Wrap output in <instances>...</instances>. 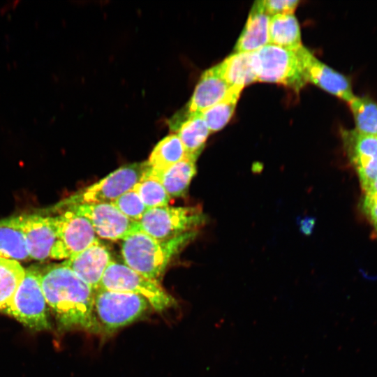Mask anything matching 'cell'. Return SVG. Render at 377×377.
I'll return each mask as SVG.
<instances>
[{"label": "cell", "mask_w": 377, "mask_h": 377, "mask_svg": "<svg viewBox=\"0 0 377 377\" xmlns=\"http://www.w3.org/2000/svg\"><path fill=\"white\" fill-rule=\"evenodd\" d=\"M38 268L42 290L59 329L100 333L94 312L95 291L62 263Z\"/></svg>", "instance_id": "1"}, {"label": "cell", "mask_w": 377, "mask_h": 377, "mask_svg": "<svg viewBox=\"0 0 377 377\" xmlns=\"http://www.w3.org/2000/svg\"><path fill=\"white\" fill-rule=\"evenodd\" d=\"M198 231L167 241H158L141 229L121 240L124 263L142 276L160 283L171 260L194 239Z\"/></svg>", "instance_id": "2"}, {"label": "cell", "mask_w": 377, "mask_h": 377, "mask_svg": "<svg viewBox=\"0 0 377 377\" xmlns=\"http://www.w3.org/2000/svg\"><path fill=\"white\" fill-rule=\"evenodd\" d=\"M152 309L144 297L129 293L98 288L94 312L101 331L112 333L143 318Z\"/></svg>", "instance_id": "3"}, {"label": "cell", "mask_w": 377, "mask_h": 377, "mask_svg": "<svg viewBox=\"0 0 377 377\" xmlns=\"http://www.w3.org/2000/svg\"><path fill=\"white\" fill-rule=\"evenodd\" d=\"M98 288L140 295L157 312H163L176 304L175 298L159 282L142 276L124 263L113 260L106 268Z\"/></svg>", "instance_id": "4"}, {"label": "cell", "mask_w": 377, "mask_h": 377, "mask_svg": "<svg viewBox=\"0 0 377 377\" xmlns=\"http://www.w3.org/2000/svg\"><path fill=\"white\" fill-rule=\"evenodd\" d=\"M2 311L33 330L51 328L38 267L25 269L12 300Z\"/></svg>", "instance_id": "5"}, {"label": "cell", "mask_w": 377, "mask_h": 377, "mask_svg": "<svg viewBox=\"0 0 377 377\" xmlns=\"http://www.w3.org/2000/svg\"><path fill=\"white\" fill-rule=\"evenodd\" d=\"M205 223L199 208L168 205L148 209L139 221L144 232L161 242L197 231Z\"/></svg>", "instance_id": "6"}, {"label": "cell", "mask_w": 377, "mask_h": 377, "mask_svg": "<svg viewBox=\"0 0 377 377\" xmlns=\"http://www.w3.org/2000/svg\"><path fill=\"white\" fill-rule=\"evenodd\" d=\"M257 81L272 82L296 91L306 84L295 50L267 44L253 52Z\"/></svg>", "instance_id": "7"}, {"label": "cell", "mask_w": 377, "mask_h": 377, "mask_svg": "<svg viewBox=\"0 0 377 377\" xmlns=\"http://www.w3.org/2000/svg\"><path fill=\"white\" fill-rule=\"evenodd\" d=\"M147 161L121 166L98 182L72 195L63 201L60 208L93 203H112L126 191L132 189L148 170Z\"/></svg>", "instance_id": "8"}, {"label": "cell", "mask_w": 377, "mask_h": 377, "mask_svg": "<svg viewBox=\"0 0 377 377\" xmlns=\"http://www.w3.org/2000/svg\"><path fill=\"white\" fill-rule=\"evenodd\" d=\"M57 240L51 259H68L98 239L90 222L69 208L54 216Z\"/></svg>", "instance_id": "9"}, {"label": "cell", "mask_w": 377, "mask_h": 377, "mask_svg": "<svg viewBox=\"0 0 377 377\" xmlns=\"http://www.w3.org/2000/svg\"><path fill=\"white\" fill-rule=\"evenodd\" d=\"M65 208L85 217L102 239L122 240L141 229L139 222L125 216L112 203L80 204Z\"/></svg>", "instance_id": "10"}, {"label": "cell", "mask_w": 377, "mask_h": 377, "mask_svg": "<svg viewBox=\"0 0 377 377\" xmlns=\"http://www.w3.org/2000/svg\"><path fill=\"white\" fill-rule=\"evenodd\" d=\"M15 217L23 235L30 259H51L57 240L54 216L25 214Z\"/></svg>", "instance_id": "11"}, {"label": "cell", "mask_w": 377, "mask_h": 377, "mask_svg": "<svg viewBox=\"0 0 377 377\" xmlns=\"http://www.w3.org/2000/svg\"><path fill=\"white\" fill-rule=\"evenodd\" d=\"M343 147L364 190L377 179V137L362 134L355 128L343 130Z\"/></svg>", "instance_id": "12"}, {"label": "cell", "mask_w": 377, "mask_h": 377, "mask_svg": "<svg viewBox=\"0 0 377 377\" xmlns=\"http://www.w3.org/2000/svg\"><path fill=\"white\" fill-rule=\"evenodd\" d=\"M295 51L306 83L311 82L347 103L353 99L355 96L348 78L319 61L304 47Z\"/></svg>", "instance_id": "13"}, {"label": "cell", "mask_w": 377, "mask_h": 377, "mask_svg": "<svg viewBox=\"0 0 377 377\" xmlns=\"http://www.w3.org/2000/svg\"><path fill=\"white\" fill-rule=\"evenodd\" d=\"M112 260L108 247L98 239L82 251L65 260L62 264L95 291L99 288L104 272Z\"/></svg>", "instance_id": "14"}, {"label": "cell", "mask_w": 377, "mask_h": 377, "mask_svg": "<svg viewBox=\"0 0 377 377\" xmlns=\"http://www.w3.org/2000/svg\"><path fill=\"white\" fill-rule=\"evenodd\" d=\"M169 125L182 142L186 158L195 162L210 133L202 113H191L185 110L177 113Z\"/></svg>", "instance_id": "15"}, {"label": "cell", "mask_w": 377, "mask_h": 377, "mask_svg": "<svg viewBox=\"0 0 377 377\" xmlns=\"http://www.w3.org/2000/svg\"><path fill=\"white\" fill-rule=\"evenodd\" d=\"M233 87L224 80L219 64L211 67L202 74L186 110L202 113L223 100Z\"/></svg>", "instance_id": "16"}, {"label": "cell", "mask_w": 377, "mask_h": 377, "mask_svg": "<svg viewBox=\"0 0 377 377\" xmlns=\"http://www.w3.org/2000/svg\"><path fill=\"white\" fill-rule=\"evenodd\" d=\"M270 17L260 1H255L236 43L235 52H253L269 44Z\"/></svg>", "instance_id": "17"}, {"label": "cell", "mask_w": 377, "mask_h": 377, "mask_svg": "<svg viewBox=\"0 0 377 377\" xmlns=\"http://www.w3.org/2000/svg\"><path fill=\"white\" fill-rule=\"evenodd\" d=\"M219 65L224 80L230 87L243 89L257 81L253 52H235Z\"/></svg>", "instance_id": "18"}, {"label": "cell", "mask_w": 377, "mask_h": 377, "mask_svg": "<svg viewBox=\"0 0 377 377\" xmlns=\"http://www.w3.org/2000/svg\"><path fill=\"white\" fill-rule=\"evenodd\" d=\"M269 43L290 50H296L302 46L300 26L293 14L270 17Z\"/></svg>", "instance_id": "19"}, {"label": "cell", "mask_w": 377, "mask_h": 377, "mask_svg": "<svg viewBox=\"0 0 377 377\" xmlns=\"http://www.w3.org/2000/svg\"><path fill=\"white\" fill-rule=\"evenodd\" d=\"M151 172L158 177L170 198H179L186 194L196 174L195 162L186 158L162 172Z\"/></svg>", "instance_id": "20"}, {"label": "cell", "mask_w": 377, "mask_h": 377, "mask_svg": "<svg viewBox=\"0 0 377 377\" xmlns=\"http://www.w3.org/2000/svg\"><path fill=\"white\" fill-rule=\"evenodd\" d=\"M186 158V151L180 139L177 135L171 134L156 144L147 163L151 171L160 172Z\"/></svg>", "instance_id": "21"}, {"label": "cell", "mask_w": 377, "mask_h": 377, "mask_svg": "<svg viewBox=\"0 0 377 377\" xmlns=\"http://www.w3.org/2000/svg\"><path fill=\"white\" fill-rule=\"evenodd\" d=\"M0 258L17 261L30 260L15 216L0 219Z\"/></svg>", "instance_id": "22"}, {"label": "cell", "mask_w": 377, "mask_h": 377, "mask_svg": "<svg viewBox=\"0 0 377 377\" xmlns=\"http://www.w3.org/2000/svg\"><path fill=\"white\" fill-rule=\"evenodd\" d=\"M360 133L377 137V103L368 96H355L348 103Z\"/></svg>", "instance_id": "23"}, {"label": "cell", "mask_w": 377, "mask_h": 377, "mask_svg": "<svg viewBox=\"0 0 377 377\" xmlns=\"http://www.w3.org/2000/svg\"><path fill=\"white\" fill-rule=\"evenodd\" d=\"M24 274L25 269L17 260L0 258V309L10 302Z\"/></svg>", "instance_id": "24"}, {"label": "cell", "mask_w": 377, "mask_h": 377, "mask_svg": "<svg viewBox=\"0 0 377 377\" xmlns=\"http://www.w3.org/2000/svg\"><path fill=\"white\" fill-rule=\"evenodd\" d=\"M133 188L147 209L166 206L171 199L158 177L150 170L149 167Z\"/></svg>", "instance_id": "25"}, {"label": "cell", "mask_w": 377, "mask_h": 377, "mask_svg": "<svg viewBox=\"0 0 377 377\" xmlns=\"http://www.w3.org/2000/svg\"><path fill=\"white\" fill-rule=\"evenodd\" d=\"M242 89L234 87L223 100L202 113L210 133L221 130L229 121Z\"/></svg>", "instance_id": "26"}, {"label": "cell", "mask_w": 377, "mask_h": 377, "mask_svg": "<svg viewBox=\"0 0 377 377\" xmlns=\"http://www.w3.org/2000/svg\"><path fill=\"white\" fill-rule=\"evenodd\" d=\"M112 204L125 216L138 222L148 209L133 188L122 194Z\"/></svg>", "instance_id": "27"}, {"label": "cell", "mask_w": 377, "mask_h": 377, "mask_svg": "<svg viewBox=\"0 0 377 377\" xmlns=\"http://www.w3.org/2000/svg\"><path fill=\"white\" fill-rule=\"evenodd\" d=\"M261 4L265 12L273 16L279 14H293L299 1L295 0H262Z\"/></svg>", "instance_id": "28"}, {"label": "cell", "mask_w": 377, "mask_h": 377, "mask_svg": "<svg viewBox=\"0 0 377 377\" xmlns=\"http://www.w3.org/2000/svg\"><path fill=\"white\" fill-rule=\"evenodd\" d=\"M362 209L373 226L375 234L377 235V200L364 197Z\"/></svg>", "instance_id": "29"}, {"label": "cell", "mask_w": 377, "mask_h": 377, "mask_svg": "<svg viewBox=\"0 0 377 377\" xmlns=\"http://www.w3.org/2000/svg\"><path fill=\"white\" fill-rule=\"evenodd\" d=\"M363 191L365 194V198L377 200V179L371 182Z\"/></svg>", "instance_id": "30"}, {"label": "cell", "mask_w": 377, "mask_h": 377, "mask_svg": "<svg viewBox=\"0 0 377 377\" xmlns=\"http://www.w3.org/2000/svg\"><path fill=\"white\" fill-rule=\"evenodd\" d=\"M314 225V220L313 218H306L301 221V229L302 232L305 234H309L311 232Z\"/></svg>", "instance_id": "31"}]
</instances>
